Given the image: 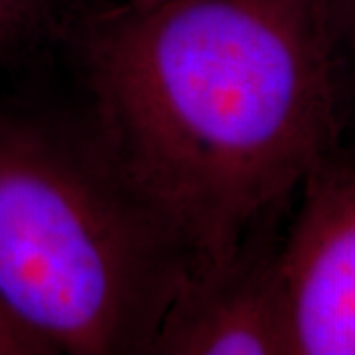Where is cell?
<instances>
[{"mask_svg": "<svg viewBox=\"0 0 355 355\" xmlns=\"http://www.w3.org/2000/svg\"><path fill=\"white\" fill-rule=\"evenodd\" d=\"M83 107L205 270L336 153L324 0L97 2L65 40Z\"/></svg>", "mask_w": 355, "mask_h": 355, "instance_id": "cell-1", "label": "cell"}, {"mask_svg": "<svg viewBox=\"0 0 355 355\" xmlns=\"http://www.w3.org/2000/svg\"><path fill=\"white\" fill-rule=\"evenodd\" d=\"M288 205L261 217L223 263L182 284L150 355H292L280 275Z\"/></svg>", "mask_w": 355, "mask_h": 355, "instance_id": "cell-4", "label": "cell"}, {"mask_svg": "<svg viewBox=\"0 0 355 355\" xmlns=\"http://www.w3.org/2000/svg\"><path fill=\"white\" fill-rule=\"evenodd\" d=\"M119 2H123L125 6L135 8V10H150V8H156V6H160V4H166V2H170V0H119Z\"/></svg>", "mask_w": 355, "mask_h": 355, "instance_id": "cell-8", "label": "cell"}, {"mask_svg": "<svg viewBox=\"0 0 355 355\" xmlns=\"http://www.w3.org/2000/svg\"><path fill=\"white\" fill-rule=\"evenodd\" d=\"M198 268L85 107L0 109V302L53 354L150 355Z\"/></svg>", "mask_w": 355, "mask_h": 355, "instance_id": "cell-2", "label": "cell"}, {"mask_svg": "<svg viewBox=\"0 0 355 355\" xmlns=\"http://www.w3.org/2000/svg\"><path fill=\"white\" fill-rule=\"evenodd\" d=\"M97 0H0V64L24 65L64 51L79 16Z\"/></svg>", "mask_w": 355, "mask_h": 355, "instance_id": "cell-5", "label": "cell"}, {"mask_svg": "<svg viewBox=\"0 0 355 355\" xmlns=\"http://www.w3.org/2000/svg\"><path fill=\"white\" fill-rule=\"evenodd\" d=\"M51 347L0 302V355H50Z\"/></svg>", "mask_w": 355, "mask_h": 355, "instance_id": "cell-7", "label": "cell"}, {"mask_svg": "<svg viewBox=\"0 0 355 355\" xmlns=\"http://www.w3.org/2000/svg\"><path fill=\"white\" fill-rule=\"evenodd\" d=\"M280 245L292 355H355V158L306 176Z\"/></svg>", "mask_w": 355, "mask_h": 355, "instance_id": "cell-3", "label": "cell"}, {"mask_svg": "<svg viewBox=\"0 0 355 355\" xmlns=\"http://www.w3.org/2000/svg\"><path fill=\"white\" fill-rule=\"evenodd\" d=\"M336 153L355 158V0H324Z\"/></svg>", "mask_w": 355, "mask_h": 355, "instance_id": "cell-6", "label": "cell"}]
</instances>
